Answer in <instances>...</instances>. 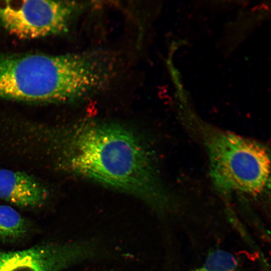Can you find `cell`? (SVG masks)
<instances>
[{"label":"cell","mask_w":271,"mask_h":271,"mask_svg":"<svg viewBox=\"0 0 271 271\" xmlns=\"http://www.w3.org/2000/svg\"><path fill=\"white\" fill-rule=\"evenodd\" d=\"M60 145L62 166L70 174L137 197L159 214L175 207L154 150L131 127L82 119L62 131Z\"/></svg>","instance_id":"obj_1"},{"label":"cell","mask_w":271,"mask_h":271,"mask_svg":"<svg viewBox=\"0 0 271 271\" xmlns=\"http://www.w3.org/2000/svg\"><path fill=\"white\" fill-rule=\"evenodd\" d=\"M104 50L52 55L0 54V99L67 103L91 96L114 80Z\"/></svg>","instance_id":"obj_2"},{"label":"cell","mask_w":271,"mask_h":271,"mask_svg":"<svg viewBox=\"0 0 271 271\" xmlns=\"http://www.w3.org/2000/svg\"><path fill=\"white\" fill-rule=\"evenodd\" d=\"M208 156L211 179L223 194L262 192L268 185L270 156L255 141L203 124L201 127Z\"/></svg>","instance_id":"obj_3"},{"label":"cell","mask_w":271,"mask_h":271,"mask_svg":"<svg viewBox=\"0 0 271 271\" xmlns=\"http://www.w3.org/2000/svg\"><path fill=\"white\" fill-rule=\"evenodd\" d=\"M83 6L74 1L0 0V24L21 38L59 35L68 31Z\"/></svg>","instance_id":"obj_4"},{"label":"cell","mask_w":271,"mask_h":271,"mask_svg":"<svg viewBox=\"0 0 271 271\" xmlns=\"http://www.w3.org/2000/svg\"><path fill=\"white\" fill-rule=\"evenodd\" d=\"M101 253L94 241L49 243L18 251L0 249V271H62Z\"/></svg>","instance_id":"obj_5"},{"label":"cell","mask_w":271,"mask_h":271,"mask_svg":"<svg viewBox=\"0 0 271 271\" xmlns=\"http://www.w3.org/2000/svg\"><path fill=\"white\" fill-rule=\"evenodd\" d=\"M48 195L35 178L21 171L0 170V198L22 207L42 205Z\"/></svg>","instance_id":"obj_6"},{"label":"cell","mask_w":271,"mask_h":271,"mask_svg":"<svg viewBox=\"0 0 271 271\" xmlns=\"http://www.w3.org/2000/svg\"><path fill=\"white\" fill-rule=\"evenodd\" d=\"M26 220L11 206L0 205V240L18 238L25 233Z\"/></svg>","instance_id":"obj_7"}]
</instances>
